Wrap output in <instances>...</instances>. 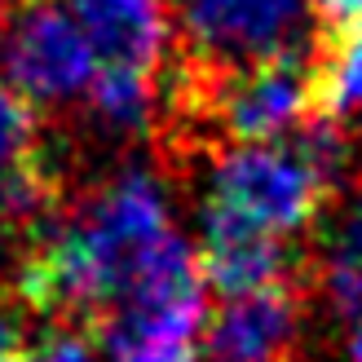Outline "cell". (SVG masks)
<instances>
[{"mask_svg": "<svg viewBox=\"0 0 362 362\" xmlns=\"http://www.w3.org/2000/svg\"><path fill=\"white\" fill-rule=\"evenodd\" d=\"M204 327V269L186 239L173 234L115 300L93 340L111 362H194Z\"/></svg>", "mask_w": 362, "mask_h": 362, "instance_id": "cell-1", "label": "cell"}, {"mask_svg": "<svg viewBox=\"0 0 362 362\" xmlns=\"http://www.w3.org/2000/svg\"><path fill=\"white\" fill-rule=\"evenodd\" d=\"M332 194L336 190L310 168L292 137H283L261 146H230L226 155H216L208 204H221L269 234L296 239L322 216Z\"/></svg>", "mask_w": 362, "mask_h": 362, "instance_id": "cell-2", "label": "cell"}, {"mask_svg": "<svg viewBox=\"0 0 362 362\" xmlns=\"http://www.w3.org/2000/svg\"><path fill=\"white\" fill-rule=\"evenodd\" d=\"M314 23V0H186L190 62L226 71L305 62L318 49Z\"/></svg>", "mask_w": 362, "mask_h": 362, "instance_id": "cell-3", "label": "cell"}, {"mask_svg": "<svg viewBox=\"0 0 362 362\" xmlns=\"http://www.w3.org/2000/svg\"><path fill=\"white\" fill-rule=\"evenodd\" d=\"M0 76L27 102H71L88 93L98 58L66 5L13 0L0 31Z\"/></svg>", "mask_w": 362, "mask_h": 362, "instance_id": "cell-4", "label": "cell"}, {"mask_svg": "<svg viewBox=\"0 0 362 362\" xmlns=\"http://www.w3.org/2000/svg\"><path fill=\"white\" fill-rule=\"evenodd\" d=\"M199 269H204V283H212L221 296H247V292H269V287L314 292V283L322 279V269L296 247V239L269 234L221 204H204Z\"/></svg>", "mask_w": 362, "mask_h": 362, "instance_id": "cell-5", "label": "cell"}, {"mask_svg": "<svg viewBox=\"0 0 362 362\" xmlns=\"http://www.w3.org/2000/svg\"><path fill=\"white\" fill-rule=\"evenodd\" d=\"M305 287H269V292L226 296L208 318V358L212 362H300L305 345Z\"/></svg>", "mask_w": 362, "mask_h": 362, "instance_id": "cell-6", "label": "cell"}, {"mask_svg": "<svg viewBox=\"0 0 362 362\" xmlns=\"http://www.w3.org/2000/svg\"><path fill=\"white\" fill-rule=\"evenodd\" d=\"M98 71H155L168 45L164 0H66Z\"/></svg>", "mask_w": 362, "mask_h": 362, "instance_id": "cell-7", "label": "cell"}, {"mask_svg": "<svg viewBox=\"0 0 362 362\" xmlns=\"http://www.w3.org/2000/svg\"><path fill=\"white\" fill-rule=\"evenodd\" d=\"M314 80V115L345 124L362 111V27L318 31V49L310 62Z\"/></svg>", "mask_w": 362, "mask_h": 362, "instance_id": "cell-8", "label": "cell"}, {"mask_svg": "<svg viewBox=\"0 0 362 362\" xmlns=\"http://www.w3.org/2000/svg\"><path fill=\"white\" fill-rule=\"evenodd\" d=\"M84 98L88 119L115 137L141 133L155 119V84L146 71H98Z\"/></svg>", "mask_w": 362, "mask_h": 362, "instance_id": "cell-9", "label": "cell"}, {"mask_svg": "<svg viewBox=\"0 0 362 362\" xmlns=\"http://www.w3.org/2000/svg\"><path fill=\"white\" fill-rule=\"evenodd\" d=\"M35 155H40V129L31 102L0 80V177H9Z\"/></svg>", "mask_w": 362, "mask_h": 362, "instance_id": "cell-10", "label": "cell"}, {"mask_svg": "<svg viewBox=\"0 0 362 362\" xmlns=\"http://www.w3.org/2000/svg\"><path fill=\"white\" fill-rule=\"evenodd\" d=\"M0 362H98L93 345L84 336H71V332H45V336H27L23 345H13Z\"/></svg>", "mask_w": 362, "mask_h": 362, "instance_id": "cell-11", "label": "cell"}, {"mask_svg": "<svg viewBox=\"0 0 362 362\" xmlns=\"http://www.w3.org/2000/svg\"><path fill=\"white\" fill-rule=\"evenodd\" d=\"M314 13H318L322 31L362 27V0H314Z\"/></svg>", "mask_w": 362, "mask_h": 362, "instance_id": "cell-12", "label": "cell"}, {"mask_svg": "<svg viewBox=\"0 0 362 362\" xmlns=\"http://www.w3.org/2000/svg\"><path fill=\"white\" fill-rule=\"evenodd\" d=\"M345 322H349V354H354V362H362V310Z\"/></svg>", "mask_w": 362, "mask_h": 362, "instance_id": "cell-13", "label": "cell"}, {"mask_svg": "<svg viewBox=\"0 0 362 362\" xmlns=\"http://www.w3.org/2000/svg\"><path fill=\"white\" fill-rule=\"evenodd\" d=\"M9 9H13V0H0V31H5V18H9Z\"/></svg>", "mask_w": 362, "mask_h": 362, "instance_id": "cell-14", "label": "cell"}]
</instances>
